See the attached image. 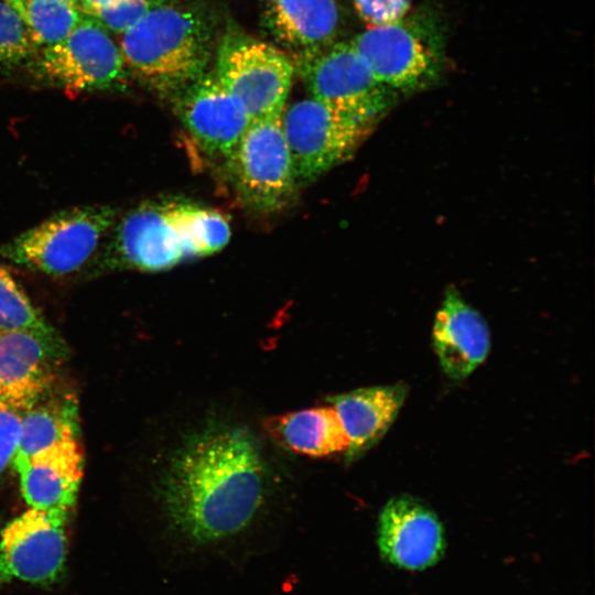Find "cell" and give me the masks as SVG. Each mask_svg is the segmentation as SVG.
<instances>
[{"label": "cell", "instance_id": "3957f363", "mask_svg": "<svg viewBox=\"0 0 595 595\" xmlns=\"http://www.w3.org/2000/svg\"><path fill=\"white\" fill-rule=\"evenodd\" d=\"M120 35L126 66L160 93L173 96L206 73L212 25L197 8L158 0Z\"/></svg>", "mask_w": 595, "mask_h": 595}, {"label": "cell", "instance_id": "603a6c76", "mask_svg": "<svg viewBox=\"0 0 595 595\" xmlns=\"http://www.w3.org/2000/svg\"><path fill=\"white\" fill-rule=\"evenodd\" d=\"M36 50L25 25L15 11L0 1V71L20 65Z\"/></svg>", "mask_w": 595, "mask_h": 595}, {"label": "cell", "instance_id": "d6986e66", "mask_svg": "<svg viewBox=\"0 0 595 595\" xmlns=\"http://www.w3.org/2000/svg\"><path fill=\"white\" fill-rule=\"evenodd\" d=\"M338 20L335 0H273L266 15L274 37L301 54L331 45Z\"/></svg>", "mask_w": 595, "mask_h": 595}, {"label": "cell", "instance_id": "8992f818", "mask_svg": "<svg viewBox=\"0 0 595 595\" xmlns=\"http://www.w3.org/2000/svg\"><path fill=\"white\" fill-rule=\"evenodd\" d=\"M293 73L286 55L262 41L232 31L219 44L215 76L251 121L283 112Z\"/></svg>", "mask_w": 595, "mask_h": 595}, {"label": "cell", "instance_id": "9a60e30c", "mask_svg": "<svg viewBox=\"0 0 595 595\" xmlns=\"http://www.w3.org/2000/svg\"><path fill=\"white\" fill-rule=\"evenodd\" d=\"M11 466L19 475L22 497L30 509L68 518L83 476V453L76 439Z\"/></svg>", "mask_w": 595, "mask_h": 595}, {"label": "cell", "instance_id": "5b68a950", "mask_svg": "<svg viewBox=\"0 0 595 595\" xmlns=\"http://www.w3.org/2000/svg\"><path fill=\"white\" fill-rule=\"evenodd\" d=\"M300 73L312 98L358 121L375 126L397 91L382 84L350 43L301 54Z\"/></svg>", "mask_w": 595, "mask_h": 595}, {"label": "cell", "instance_id": "ac0fdd59", "mask_svg": "<svg viewBox=\"0 0 595 595\" xmlns=\"http://www.w3.org/2000/svg\"><path fill=\"white\" fill-rule=\"evenodd\" d=\"M263 426L283 450L310 458L345 454L348 447L347 436L329 403L264 415Z\"/></svg>", "mask_w": 595, "mask_h": 595}, {"label": "cell", "instance_id": "5bb4252c", "mask_svg": "<svg viewBox=\"0 0 595 595\" xmlns=\"http://www.w3.org/2000/svg\"><path fill=\"white\" fill-rule=\"evenodd\" d=\"M377 543L387 562L410 571L433 565L445 548L437 516L409 495L392 497L381 509Z\"/></svg>", "mask_w": 595, "mask_h": 595}, {"label": "cell", "instance_id": "83f0119b", "mask_svg": "<svg viewBox=\"0 0 595 595\" xmlns=\"http://www.w3.org/2000/svg\"><path fill=\"white\" fill-rule=\"evenodd\" d=\"M53 1L64 2V3L73 4V6H76V7H77V3H78V0H53Z\"/></svg>", "mask_w": 595, "mask_h": 595}, {"label": "cell", "instance_id": "44dd1931", "mask_svg": "<svg viewBox=\"0 0 595 595\" xmlns=\"http://www.w3.org/2000/svg\"><path fill=\"white\" fill-rule=\"evenodd\" d=\"M20 17L35 45L44 47L63 41L83 12L73 4L53 0H3Z\"/></svg>", "mask_w": 595, "mask_h": 595}, {"label": "cell", "instance_id": "7402d4cb", "mask_svg": "<svg viewBox=\"0 0 595 595\" xmlns=\"http://www.w3.org/2000/svg\"><path fill=\"white\" fill-rule=\"evenodd\" d=\"M0 329L57 336L10 271L0 264Z\"/></svg>", "mask_w": 595, "mask_h": 595}, {"label": "cell", "instance_id": "484cf974", "mask_svg": "<svg viewBox=\"0 0 595 595\" xmlns=\"http://www.w3.org/2000/svg\"><path fill=\"white\" fill-rule=\"evenodd\" d=\"M21 412L0 403V475L11 466L20 436Z\"/></svg>", "mask_w": 595, "mask_h": 595}, {"label": "cell", "instance_id": "2e32d148", "mask_svg": "<svg viewBox=\"0 0 595 595\" xmlns=\"http://www.w3.org/2000/svg\"><path fill=\"white\" fill-rule=\"evenodd\" d=\"M432 339L443 371L464 379L487 357L490 333L484 317L450 286L436 313Z\"/></svg>", "mask_w": 595, "mask_h": 595}, {"label": "cell", "instance_id": "7a4b0ae2", "mask_svg": "<svg viewBox=\"0 0 595 595\" xmlns=\"http://www.w3.org/2000/svg\"><path fill=\"white\" fill-rule=\"evenodd\" d=\"M229 239V223L219 212L195 204L147 202L118 214L84 272L91 278L121 270L162 271L213 255Z\"/></svg>", "mask_w": 595, "mask_h": 595}, {"label": "cell", "instance_id": "9c48e42d", "mask_svg": "<svg viewBox=\"0 0 595 595\" xmlns=\"http://www.w3.org/2000/svg\"><path fill=\"white\" fill-rule=\"evenodd\" d=\"M126 67L108 30L86 14L63 41L44 47L37 63L44 79L73 91L116 86L126 77Z\"/></svg>", "mask_w": 595, "mask_h": 595}, {"label": "cell", "instance_id": "ffe728a7", "mask_svg": "<svg viewBox=\"0 0 595 595\" xmlns=\"http://www.w3.org/2000/svg\"><path fill=\"white\" fill-rule=\"evenodd\" d=\"M44 397L21 412L20 436L11 465L57 443L76 439L75 400L66 397L44 400Z\"/></svg>", "mask_w": 595, "mask_h": 595}, {"label": "cell", "instance_id": "e0dca14e", "mask_svg": "<svg viewBox=\"0 0 595 595\" xmlns=\"http://www.w3.org/2000/svg\"><path fill=\"white\" fill-rule=\"evenodd\" d=\"M408 394V386L359 388L327 397L348 440L344 454L346 464L361 457L386 434L397 418Z\"/></svg>", "mask_w": 595, "mask_h": 595}, {"label": "cell", "instance_id": "277c9868", "mask_svg": "<svg viewBox=\"0 0 595 595\" xmlns=\"http://www.w3.org/2000/svg\"><path fill=\"white\" fill-rule=\"evenodd\" d=\"M118 209L86 205L63 210L0 248V256L33 272L65 278L84 271L111 229Z\"/></svg>", "mask_w": 595, "mask_h": 595}, {"label": "cell", "instance_id": "4316f807", "mask_svg": "<svg viewBox=\"0 0 595 595\" xmlns=\"http://www.w3.org/2000/svg\"><path fill=\"white\" fill-rule=\"evenodd\" d=\"M118 0H78L77 8L86 15L91 14L94 11L112 4Z\"/></svg>", "mask_w": 595, "mask_h": 595}, {"label": "cell", "instance_id": "f1b7e54d", "mask_svg": "<svg viewBox=\"0 0 595 595\" xmlns=\"http://www.w3.org/2000/svg\"><path fill=\"white\" fill-rule=\"evenodd\" d=\"M270 2L273 1V0H269Z\"/></svg>", "mask_w": 595, "mask_h": 595}, {"label": "cell", "instance_id": "52a82bcc", "mask_svg": "<svg viewBox=\"0 0 595 595\" xmlns=\"http://www.w3.org/2000/svg\"><path fill=\"white\" fill-rule=\"evenodd\" d=\"M282 113L251 121L226 159L242 203L261 213L283 208L299 185L282 128Z\"/></svg>", "mask_w": 595, "mask_h": 595}, {"label": "cell", "instance_id": "ba28073f", "mask_svg": "<svg viewBox=\"0 0 595 595\" xmlns=\"http://www.w3.org/2000/svg\"><path fill=\"white\" fill-rule=\"evenodd\" d=\"M282 128L299 184L350 158L374 126L311 98L284 108Z\"/></svg>", "mask_w": 595, "mask_h": 595}, {"label": "cell", "instance_id": "cb8c5ba5", "mask_svg": "<svg viewBox=\"0 0 595 595\" xmlns=\"http://www.w3.org/2000/svg\"><path fill=\"white\" fill-rule=\"evenodd\" d=\"M158 0H118L94 11L96 19L108 31L122 34L138 23Z\"/></svg>", "mask_w": 595, "mask_h": 595}, {"label": "cell", "instance_id": "6da1fadb", "mask_svg": "<svg viewBox=\"0 0 595 595\" xmlns=\"http://www.w3.org/2000/svg\"><path fill=\"white\" fill-rule=\"evenodd\" d=\"M263 416L234 394L181 402L152 482L164 528L181 547L234 545L290 512L296 478Z\"/></svg>", "mask_w": 595, "mask_h": 595}, {"label": "cell", "instance_id": "d4e9b609", "mask_svg": "<svg viewBox=\"0 0 595 595\" xmlns=\"http://www.w3.org/2000/svg\"><path fill=\"white\" fill-rule=\"evenodd\" d=\"M353 1L358 15L368 28L386 25L402 20L411 6V0Z\"/></svg>", "mask_w": 595, "mask_h": 595}, {"label": "cell", "instance_id": "30bf717a", "mask_svg": "<svg viewBox=\"0 0 595 595\" xmlns=\"http://www.w3.org/2000/svg\"><path fill=\"white\" fill-rule=\"evenodd\" d=\"M67 519L29 508L7 523L0 531V585L56 583L65 570Z\"/></svg>", "mask_w": 595, "mask_h": 595}, {"label": "cell", "instance_id": "f546056e", "mask_svg": "<svg viewBox=\"0 0 595 595\" xmlns=\"http://www.w3.org/2000/svg\"><path fill=\"white\" fill-rule=\"evenodd\" d=\"M0 531H1V527H0Z\"/></svg>", "mask_w": 595, "mask_h": 595}, {"label": "cell", "instance_id": "7c38bea8", "mask_svg": "<svg viewBox=\"0 0 595 595\" xmlns=\"http://www.w3.org/2000/svg\"><path fill=\"white\" fill-rule=\"evenodd\" d=\"M172 97L183 126L210 155L226 160L251 122L241 104L215 74L204 73Z\"/></svg>", "mask_w": 595, "mask_h": 595}, {"label": "cell", "instance_id": "4fadbf2b", "mask_svg": "<svg viewBox=\"0 0 595 595\" xmlns=\"http://www.w3.org/2000/svg\"><path fill=\"white\" fill-rule=\"evenodd\" d=\"M65 353L58 335L0 329V403L22 412L47 394Z\"/></svg>", "mask_w": 595, "mask_h": 595}, {"label": "cell", "instance_id": "8fae6325", "mask_svg": "<svg viewBox=\"0 0 595 595\" xmlns=\"http://www.w3.org/2000/svg\"><path fill=\"white\" fill-rule=\"evenodd\" d=\"M350 44L374 75L393 90H412L435 79L440 60L435 45L416 25L402 20L367 28Z\"/></svg>", "mask_w": 595, "mask_h": 595}]
</instances>
